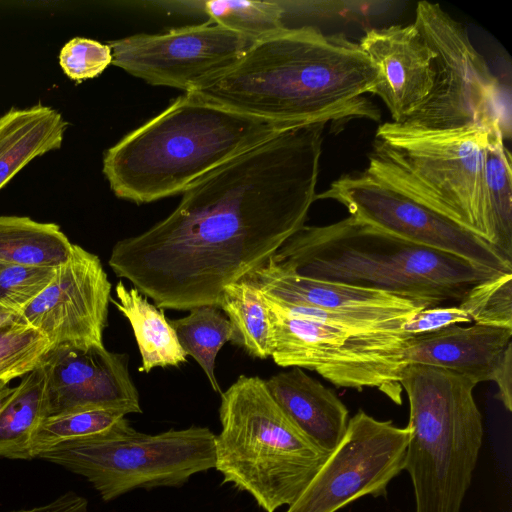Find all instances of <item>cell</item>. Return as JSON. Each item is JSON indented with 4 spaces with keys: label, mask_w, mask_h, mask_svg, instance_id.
<instances>
[{
    "label": "cell",
    "mask_w": 512,
    "mask_h": 512,
    "mask_svg": "<svg viewBox=\"0 0 512 512\" xmlns=\"http://www.w3.org/2000/svg\"><path fill=\"white\" fill-rule=\"evenodd\" d=\"M169 322L186 355L200 365L212 389L221 394L215 376V360L223 345L231 341L233 335L226 315L218 306H201L189 310L187 316Z\"/></svg>",
    "instance_id": "cell-26"
},
{
    "label": "cell",
    "mask_w": 512,
    "mask_h": 512,
    "mask_svg": "<svg viewBox=\"0 0 512 512\" xmlns=\"http://www.w3.org/2000/svg\"><path fill=\"white\" fill-rule=\"evenodd\" d=\"M413 23L434 52L435 78L427 101L399 125L425 131L502 127L498 81L466 27L428 1L417 3Z\"/></svg>",
    "instance_id": "cell-10"
},
{
    "label": "cell",
    "mask_w": 512,
    "mask_h": 512,
    "mask_svg": "<svg viewBox=\"0 0 512 512\" xmlns=\"http://www.w3.org/2000/svg\"><path fill=\"white\" fill-rule=\"evenodd\" d=\"M379 75L358 43L303 26L254 42L228 71L192 91L217 105L283 124L380 119L363 95Z\"/></svg>",
    "instance_id": "cell-2"
},
{
    "label": "cell",
    "mask_w": 512,
    "mask_h": 512,
    "mask_svg": "<svg viewBox=\"0 0 512 512\" xmlns=\"http://www.w3.org/2000/svg\"><path fill=\"white\" fill-rule=\"evenodd\" d=\"M491 381L498 387L497 397L506 408L512 411V345L504 352L501 360L497 364Z\"/></svg>",
    "instance_id": "cell-34"
},
{
    "label": "cell",
    "mask_w": 512,
    "mask_h": 512,
    "mask_svg": "<svg viewBox=\"0 0 512 512\" xmlns=\"http://www.w3.org/2000/svg\"><path fill=\"white\" fill-rule=\"evenodd\" d=\"M9 512H88V502L77 493L68 491L47 504Z\"/></svg>",
    "instance_id": "cell-35"
},
{
    "label": "cell",
    "mask_w": 512,
    "mask_h": 512,
    "mask_svg": "<svg viewBox=\"0 0 512 512\" xmlns=\"http://www.w3.org/2000/svg\"><path fill=\"white\" fill-rule=\"evenodd\" d=\"M254 41L208 20L108 43L112 64L154 86L192 92L231 69Z\"/></svg>",
    "instance_id": "cell-13"
},
{
    "label": "cell",
    "mask_w": 512,
    "mask_h": 512,
    "mask_svg": "<svg viewBox=\"0 0 512 512\" xmlns=\"http://www.w3.org/2000/svg\"><path fill=\"white\" fill-rule=\"evenodd\" d=\"M458 306L476 324L512 328V273H500L474 285Z\"/></svg>",
    "instance_id": "cell-30"
},
{
    "label": "cell",
    "mask_w": 512,
    "mask_h": 512,
    "mask_svg": "<svg viewBox=\"0 0 512 512\" xmlns=\"http://www.w3.org/2000/svg\"><path fill=\"white\" fill-rule=\"evenodd\" d=\"M215 436L200 426L155 435L132 427L63 443L37 458L85 477L104 501H111L138 488L179 487L215 468Z\"/></svg>",
    "instance_id": "cell-8"
},
{
    "label": "cell",
    "mask_w": 512,
    "mask_h": 512,
    "mask_svg": "<svg viewBox=\"0 0 512 512\" xmlns=\"http://www.w3.org/2000/svg\"><path fill=\"white\" fill-rule=\"evenodd\" d=\"M126 414L111 409L80 410L46 417L38 426L31 443V457L63 443L85 440L132 426Z\"/></svg>",
    "instance_id": "cell-27"
},
{
    "label": "cell",
    "mask_w": 512,
    "mask_h": 512,
    "mask_svg": "<svg viewBox=\"0 0 512 512\" xmlns=\"http://www.w3.org/2000/svg\"><path fill=\"white\" fill-rule=\"evenodd\" d=\"M68 123L40 103L0 116V190L29 162L62 145Z\"/></svg>",
    "instance_id": "cell-20"
},
{
    "label": "cell",
    "mask_w": 512,
    "mask_h": 512,
    "mask_svg": "<svg viewBox=\"0 0 512 512\" xmlns=\"http://www.w3.org/2000/svg\"><path fill=\"white\" fill-rule=\"evenodd\" d=\"M59 61L64 73L79 82L100 75L112 64V52L108 44L75 37L61 49Z\"/></svg>",
    "instance_id": "cell-32"
},
{
    "label": "cell",
    "mask_w": 512,
    "mask_h": 512,
    "mask_svg": "<svg viewBox=\"0 0 512 512\" xmlns=\"http://www.w3.org/2000/svg\"><path fill=\"white\" fill-rule=\"evenodd\" d=\"M410 428L358 410L345 434L286 512H337L364 496L387 495L404 471Z\"/></svg>",
    "instance_id": "cell-12"
},
{
    "label": "cell",
    "mask_w": 512,
    "mask_h": 512,
    "mask_svg": "<svg viewBox=\"0 0 512 512\" xmlns=\"http://www.w3.org/2000/svg\"><path fill=\"white\" fill-rule=\"evenodd\" d=\"M358 44L379 68L370 93L386 105L391 122L403 123L431 93L435 78L433 50L414 23L370 29Z\"/></svg>",
    "instance_id": "cell-16"
},
{
    "label": "cell",
    "mask_w": 512,
    "mask_h": 512,
    "mask_svg": "<svg viewBox=\"0 0 512 512\" xmlns=\"http://www.w3.org/2000/svg\"><path fill=\"white\" fill-rule=\"evenodd\" d=\"M209 20L254 42L286 27L280 1L211 0L203 2Z\"/></svg>",
    "instance_id": "cell-28"
},
{
    "label": "cell",
    "mask_w": 512,
    "mask_h": 512,
    "mask_svg": "<svg viewBox=\"0 0 512 512\" xmlns=\"http://www.w3.org/2000/svg\"><path fill=\"white\" fill-rule=\"evenodd\" d=\"M490 129L425 131L385 122L376 131L364 172L494 246L484 174Z\"/></svg>",
    "instance_id": "cell-7"
},
{
    "label": "cell",
    "mask_w": 512,
    "mask_h": 512,
    "mask_svg": "<svg viewBox=\"0 0 512 512\" xmlns=\"http://www.w3.org/2000/svg\"><path fill=\"white\" fill-rule=\"evenodd\" d=\"M42 364L24 375L16 387L0 398V457L32 459L34 433L48 417Z\"/></svg>",
    "instance_id": "cell-22"
},
{
    "label": "cell",
    "mask_w": 512,
    "mask_h": 512,
    "mask_svg": "<svg viewBox=\"0 0 512 512\" xmlns=\"http://www.w3.org/2000/svg\"><path fill=\"white\" fill-rule=\"evenodd\" d=\"M245 278L264 295L290 304L335 311L423 308L379 290L304 277L271 259Z\"/></svg>",
    "instance_id": "cell-19"
},
{
    "label": "cell",
    "mask_w": 512,
    "mask_h": 512,
    "mask_svg": "<svg viewBox=\"0 0 512 512\" xmlns=\"http://www.w3.org/2000/svg\"><path fill=\"white\" fill-rule=\"evenodd\" d=\"M400 383L409 400L404 471L413 485L415 512H460L483 441L473 395L477 384L421 364L406 365Z\"/></svg>",
    "instance_id": "cell-5"
},
{
    "label": "cell",
    "mask_w": 512,
    "mask_h": 512,
    "mask_svg": "<svg viewBox=\"0 0 512 512\" xmlns=\"http://www.w3.org/2000/svg\"><path fill=\"white\" fill-rule=\"evenodd\" d=\"M484 174L493 226V245L512 259L511 155L501 126L488 131Z\"/></svg>",
    "instance_id": "cell-25"
},
{
    "label": "cell",
    "mask_w": 512,
    "mask_h": 512,
    "mask_svg": "<svg viewBox=\"0 0 512 512\" xmlns=\"http://www.w3.org/2000/svg\"><path fill=\"white\" fill-rule=\"evenodd\" d=\"M220 396L215 469L265 512L290 506L329 453L290 420L260 377L241 375Z\"/></svg>",
    "instance_id": "cell-6"
},
{
    "label": "cell",
    "mask_w": 512,
    "mask_h": 512,
    "mask_svg": "<svg viewBox=\"0 0 512 512\" xmlns=\"http://www.w3.org/2000/svg\"><path fill=\"white\" fill-rule=\"evenodd\" d=\"M116 308L128 319L141 354L140 372L156 367L179 366L187 355L178 342L176 333L162 309L151 304L135 287L127 289L122 281L115 287Z\"/></svg>",
    "instance_id": "cell-21"
},
{
    "label": "cell",
    "mask_w": 512,
    "mask_h": 512,
    "mask_svg": "<svg viewBox=\"0 0 512 512\" xmlns=\"http://www.w3.org/2000/svg\"><path fill=\"white\" fill-rule=\"evenodd\" d=\"M111 288L99 257L73 244L68 260L19 316L52 348L104 346Z\"/></svg>",
    "instance_id": "cell-14"
},
{
    "label": "cell",
    "mask_w": 512,
    "mask_h": 512,
    "mask_svg": "<svg viewBox=\"0 0 512 512\" xmlns=\"http://www.w3.org/2000/svg\"><path fill=\"white\" fill-rule=\"evenodd\" d=\"M52 349L36 329L21 321L0 329V381L10 382L40 366Z\"/></svg>",
    "instance_id": "cell-29"
},
{
    "label": "cell",
    "mask_w": 512,
    "mask_h": 512,
    "mask_svg": "<svg viewBox=\"0 0 512 512\" xmlns=\"http://www.w3.org/2000/svg\"><path fill=\"white\" fill-rule=\"evenodd\" d=\"M471 317L458 305L424 308L414 313L403 324L402 330L410 336L433 333L454 324L470 323Z\"/></svg>",
    "instance_id": "cell-33"
},
{
    "label": "cell",
    "mask_w": 512,
    "mask_h": 512,
    "mask_svg": "<svg viewBox=\"0 0 512 512\" xmlns=\"http://www.w3.org/2000/svg\"><path fill=\"white\" fill-rule=\"evenodd\" d=\"M345 206L350 216L409 242L476 265L512 273V259L454 221L401 190L363 172L344 175L316 194Z\"/></svg>",
    "instance_id": "cell-11"
},
{
    "label": "cell",
    "mask_w": 512,
    "mask_h": 512,
    "mask_svg": "<svg viewBox=\"0 0 512 512\" xmlns=\"http://www.w3.org/2000/svg\"><path fill=\"white\" fill-rule=\"evenodd\" d=\"M218 307L232 326L230 342L259 359L271 357L273 328L265 298L252 282L243 278L224 287Z\"/></svg>",
    "instance_id": "cell-24"
},
{
    "label": "cell",
    "mask_w": 512,
    "mask_h": 512,
    "mask_svg": "<svg viewBox=\"0 0 512 512\" xmlns=\"http://www.w3.org/2000/svg\"><path fill=\"white\" fill-rule=\"evenodd\" d=\"M327 123L286 127L202 176L166 218L114 245L113 272L162 310L218 306L305 225Z\"/></svg>",
    "instance_id": "cell-1"
},
{
    "label": "cell",
    "mask_w": 512,
    "mask_h": 512,
    "mask_svg": "<svg viewBox=\"0 0 512 512\" xmlns=\"http://www.w3.org/2000/svg\"><path fill=\"white\" fill-rule=\"evenodd\" d=\"M56 268L0 262V306L20 313L50 284Z\"/></svg>",
    "instance_id": "cell-31"
},
{
    "label": "cell",
    "mask_w": 512,
    "mask_h": 512,
    "mask_svg": "<svg viewBox=\"0 0 512 512\" xmlns=\"http://www.w3.org/2000/svg\"><path fill=\"white\" fill-rule=\"evenodd\" d=\"M512 328L474 323L410 336L404 347V362L450 370L476 384L491 381L506 349L512 345Z\"/></svg>",
    "instance_id": "cell-17"
},
{
    "label": "cell",
    "mask_w": 512,
    "mask_h": 512,
    "mask_svg": "<svg viewBox=\"0 0 512 512\" xmlns=\"http://www.w3.org/2000/svg\"><path fill=\"white\" fill-rule=\"evenodd\" d=\"M42 365L48 416L91 409L142 413L127 354L104 346H62L52 348Z\"/></svg>",
    "instance_id": "cell-15"
},
{
    "label": "cell",
    "mask_w": 512,
    "mask_h": 512,
    "mask_svg": "<svg viewBox=\"0 0 512 512\" xmlns=\"http://www.w3.org/2000/svg\"><path fill=\"white\" fill-rule=\"evenodd\" d=\"M289 126L185 92L110 147L103 174L118 198L154 202L182 194L211 170Z\"/></svg>",
    "instance_id": "cell-4"
},
{
    "label": "cell",
    "mask_w": 512,
    "mask_h": 512,
    "mask_svg": "<svg viewBox=\"0 0 512 512\" xmlns=\"http://www.w3.org/2000/svg\"><path fill=\"white\" fill-rule=\"evenodd\" d=\"M73 244L55 223L25 216H0V262L58 268L68 260Z\"/></svg>",
    "instance_id": "cell-23"
},
{
    "label": "cell",
    "mask_w": 512,
    "mask_h": 512,
    "mask_svg": "<svg viewBox=\"0 0 512 512\" xmlns=\"http://www.w3.org/2000/svg\"><path fill=\"white\" fill-rule=\"evenodd\" d=\"M18 321H21L18 313L0 306V329Z\"/></svg>",
    "instance_id": "cell-36"
},
{
    "label": "cell",
    "mask_w": 512,
    "mask_h": 512,
    "mask_svg": "<svg viewBox=\"0 0 512 512\" xmlns=\"http://www.w3.org/2000/svg\"><path fill=\"white\" fill-rule=\"evenodd\" d=\"M265 302L273 328L271 357L278 366L315 371L337 387L377 388L402 404L403 354L410 337L402 328L353 331L292 317Z\"/></svg>",
    "instance_id": "cell-9"
},
{
    "label": "cell",
    "mask_w": 512,
    "mask_h": 512,
    "mask_svg": "<svg viewBox=\"0 0 512 512\" xmlns=\"http://www.w3.org/2000/svg\"><path fill=\"white\" fill-rule=\"evenodd\" d=\"M9 384L8 381H0V398L4 396L8 391L9 387L7 388V385Z\"/></svg>",
    "instance_id": "cell-37"
},
{
    "label": "cell",
    "mask_w": 512,
    "mask_h": 512,
    "mask_svg": "<svg viewBox=\"0 0 512 512\" xmlns=\"http://www.w3.org/2000/svg\"><path fill=\"white\" fill-rule=\"evenodd\" d=\"M270 259L304 277L379 290L423 308L459 304L474 285L501 273L352 216L304 225Z\"/></svg>",
    "instance_id": "cell-3"
},
{
    "label": "cell",
    "mask_w": 512,
    "mask_h": 512,
    "mask_svg": "<svg viewBox=\"0 0 512 512\" xmlns=\"http://www.w3.org/2000/svg\"><path fill=\"white\" fill-rule=\"evenodd\" d=\"M290 420L318 447L330 453L347 429L349 411L337 394L303 369L291 367L265 380Z\"/></svg>",
    "instance_id": "cell-18"
}]
</instances>
